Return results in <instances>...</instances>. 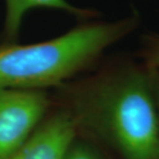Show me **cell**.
<instances>
[{"label": "cell", "instance_id": "obj_4", "mask_svg": "<svg viewBox=\"0 0 159 159\" xmlns=\"http://www.w3.org/2000/svg\"><path fill=\"white\" fill-rule=\"evenodd\" d=\"M78 124L69 111L41 121L23 145L5 159H63L77 139Z\"/></svg>", "mask_w": 159, "mask_h": 159}, {"label": "cell", "instance_id": "obj_3", "mask_svg": "<svg viewBox=\"0 0 159 159\" xmlns=\"http://www.w3.org/2000/svg\"><path fill=\"white\" fill-rule=\"evenodd\" d=\"M49 107L44 90L0 88V159L7 158L24 144Z\"/></svg>", "mask_w": 159, "mask_h": 159}, {"label": "cell", "instance_id": "obj_2", "mask_svg": "<svg viewBox=\"0 0 159 159\" xmlns=\"http://www.w3.org/2000/svg\"><path fill=\"white\" fill-rule=\"evenodd\" d=\"M143 17L132 7L114 21H83L53 39L31 44H0V88L44 90L98 63L104 52L134 33Z\"/></svg>", "mask_w": 159, "mask_h": 159}, {"label": "cell", "instance_id": "obj_8", "mask_svg": "<svg viewBox=\"0 0 159 159\" xmlns=\"http://www.w3.org/2000/svg\"><path fill=\"white\" fill-rule=\"evenodd\" d=\"M155 77H156V91H157V101H158V107H159V75L155 72ZM157 159H159V150H158V158Z\"/></svg>", "mask_w": 159, "mask_h": 159}, {"label": "cell", "instance_id": "obj_7", "mask_svg": "<svg viewBox=\"0 0 159 159\" xmlns=\"http://www.w3.org/2000/svg\"><path fill=\"white\" fill-rule=\"evenodd\" d=\"M63 159H104V157L90 143L75 139Z\"/></svg>", "mask_w": 159, "mask_h": 159}, {"label": "cell", "instance_id": "obj_5", "mask_svg": "<svg viewBox=\"0 0 159 159\" xmlns=\"http://www.w3.org/2000/svg\"><path fill=\"white\" fill-rule=\"evenodd\" d=\"M36 8L66 12L79 22L99 19L100 16V12L96 9L72 5L67 0H5V16L0 35L2 43H14L18 40L25 15Z\"/></svg>", "mask_w": 159, "mask_h": 159}, {"label": "cell", "instance_id": "obj_6", "mask_svg": "<svg viewBox=\"0 0 159 159\" xmlns=\"http://www.w3.org/2000/svg\"><path fill=\"white\" fill-rule=\"evenodd\" d=\"M139 46V59L159 75V30L143 32Z\"/></svg>", "mask_w": 159, "mask_h": 159}, {"label": "cell", "instance_id": "obj_1", "mask_svg": "<svg viewBox=\"0 0 159 159\" xmlns=\"http://www.w3.org/2000/svg\"><path fill=\"white\" fill-rule=\"evenodd\" d=\"M71 114L122 159H157L159 107L155 72L139 59L115 58L88 78L65 83Z\"/></svg>", "mask_w": 159, "mask_h": 159}]
</instances>
